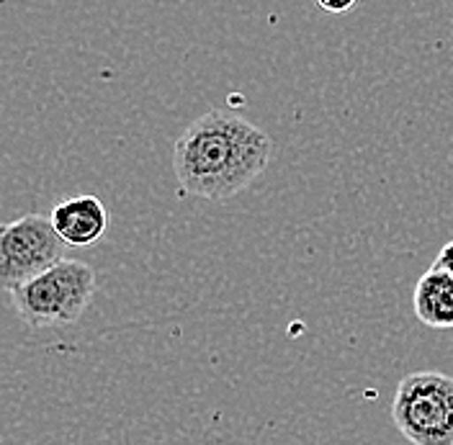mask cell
Listing matches in <instances>:
<instances>
[{
	"label": "cell",
	"mask_w": 453,
	"mask_h": 445,
	"mask_svg": "<svg viewBox=\"0 0 453 445\" xmlns=\"http://www.w3.org/2000/svg\"><path fill=\"white\" fill-rule=\"evenodd\" d=\"M273 152L271 137L226 111H209L175 140L173 170L188 196L226 201L253 186Z\"/></svg>",
	"instance_id": "1"
},
{
	"label": "cell",
	"mask_w": 453,
	"mask_h": 445,
	"mask_svg": "<svg viewBox=\"0 0 453 445\" xmlns=\"http://www.w3.org/2000/svg\"><path fill=\"white\" fill-rule=\"evenodd\" d=\"M96 294V273L90 265L62 257L36 279L11 291L19 317L39 330L65 327L83 317Z\"/></svg>",
	"instance_id": "2"
},
{
	"label": "cell",
	"mask_w": 453,
	"mask_h": 445,
	"mask_svg": "<svg viewBox=\"0 0 453 445\" xmlns=\"http://www.w3.org/2000/svg\"><path fill=\"white\" fill-rule=\"evenodd\" d=\"M392 419L412 445H453V376L418 371L399 381Z\"/></svg>",
	"instance_id": "3"
},
{
	"label": "cell",
	"mask_w": 453,
	"mask_h": 445,
	"mask_svg": "<svg viewBox=\"0 0 453 445\" xmlns=\"http://www.w3.org/2000/svg\"><path fill=\"white\" fill-rule=\"evenodd\" d=\"M65 240L57 234L52 217L27 214L0 229V283L11 294L36 279L65 257Z\"/></svg>",
	"instance_id": "4"
},
{
	"label": "cell",
	"mask_w": 453,
	"mask_h": 445,
	"mask_svg": "<svg viewBox=\"0 0 453 445\" xmlns=\"http://www.w3.org/2000/svg\"><path fill=\"white\" fill-rule=\"evenodd\" d=\"M52 224L67 248H90L106 234L109 211L96 196H73L57 203Z\"/></svg>",
	"instance_id": "5"
},
{
	"label": "cell",
	"mask_w": 453,
	"mask_h": 445,
	"mask_svg": "<svg viewBox=\"0 0 453 445\" xmlns=\"http://www.w3.org/2000/svg\"><path fill=\"white\" fill-rule=\"evenodd\" d=\"M415 317L425 327L433 330H453V276L449 271L430 265L425 271L415 294H412Z\"/></svg>",
	"instance_id": "6"
},
{
	"label": "cell",
	"mask_w": 453,
	"mask_h": 445,
	"mask_svg": "<svg viewBox=\"0 0 453 445\" xmlns=\"http://www.w3.org/2000/svg\"><path fill=\"white\" fill-rule=\"evenodd\" d=\"M317 5L322 8V11H327V13H348V11H353L356 5H358V0H317Z\"/></svg>",
	"instance_id": "7"
},
{
	"label": "cell",
	"mask_w": 453,
	"mask_h": 445,
	"mask_svg": "<svg viewBox=\"0 0 453 445\" xmlns=\"http://www.w3.org/2000/svg\"><path fill=\"white\" fill-rule=\"evenodd\" d=\"M433 265H438V268L449 271V273L453 276V240L441 248V252H438V257H435V263H433Z\"/></svg>",
	"instance_id": "8"
}]
</instances>
